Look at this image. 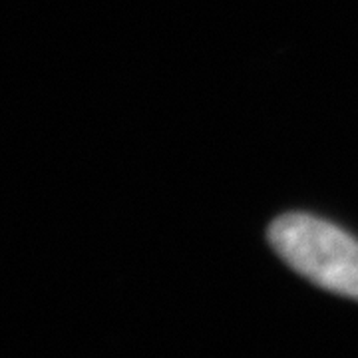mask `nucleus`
<instances>
[{
    "instance_id": "1",
    "label": "nucleus",
    "mask_w": 358,
    "mask_h": 358,
    "mask_svg": "<svg viewBox=\"0 0 358 358\" xmlns=\"http://www.w3.org/2000/svg\"><path fill=\"white\" fill-rule=\"evenodd\" d=\"M268 243L305 279L358 301V241L307 213L282 215L268 227Z\"/></svg>"
}]
</instances>
